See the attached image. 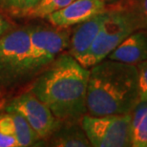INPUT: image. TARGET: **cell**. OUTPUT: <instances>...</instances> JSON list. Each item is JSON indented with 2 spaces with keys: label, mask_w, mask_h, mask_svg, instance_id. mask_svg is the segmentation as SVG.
Segmentation results:
<instances>
[{
  "label": "cell",
  "mask_w": 147,
  "mask_h": 147,
  "mask_svg": "<svg viewBox=\"0 0 147 147\" xmlns=\"http://www.w3.org/2000/svg\"><path fill=\"white\" fill-rule=\"evenodd\" d=\"M10 114L11 122H13L14 134H16L19 147H27L34 145L37 140H39L37 134L25 119V117L16 112H8Z\"/></svg>",
  "instance_id": "14"
},
{
  "label": "cell",
  "mask_w": 147,
  "mask_h": 147,
  "mask_svg": "<svg viewBox=\"0 0 147 147\" xmlns=\"http://www.w3.org/2000/svg\"><path fill=\"white\" fill-rule=\"evenodd\" d=\"M50 138V145L57 147H89L91 143L78 122L59 121Z\"/></svg>",
  "instance_id": "11"
},
{
  "label": "cell",
  "mask_w": 147,
  "mask_h": 147,
  "mask_svg": "<svg viewBox=\"0 0 147 147\" xmlns=\"http://www.w3.org/2000/svg\"><path fill=\"white\" fill-rule=\"evenodd\" d=\"M80 124L94 147H130L132 113L91 116L85 114Z\"/></svg>",
  "instance_id": "5"
},
{
  "label": "cell",
  "mask_w": 147,
  "mask_h": 147,
  "mask_svg": "<svg viewBox=\"0 0 147 147\" xmlns=\"http://www.w3.org/2000/svg\"><path fill=\"white\" fill-rule=\"evenodd\" d=\"M6 112H16L22 115L37 134L39 140L47 139L59 124L49 107L33 93L27 92L9 102Z\"/></svg>",
  "instance_id": "7"
},
{
  "label": "cell",
  "mask_w": 147,
  "mask_h": 147,
  "mask_svg": "<svg viewBox=\"0 0 147 147\" xmlns=\"http://www.w3.org/2000/svg\"><path fill=\"white\" fill-rule=\"evenodd\" d=\"M104 1H108V0H104ZM109 1H117V0H109Z\"/></svg>",
  "instance_id": "21"
},
{
  "label": "cell",
  "mask_w": 147,
  "mask_h": 147,
  "mask_svg": "<svg viewBox=\"0 0 147 147\" xmlns=\"http://www.w3.org/2000/svg\"><path fill=\"white\" fill-rule=\"evenodd\" d=\"M107 58L133 65L146 60L147 32H133L108 55Z\"/></svg>",
  "instance_id": "10"
},
{
  "label": "cell",
  "mask_w": 147,
  "mask_h": 147,
  "mask_svg": "<svg viewBox=\"0 0 147 147\" xmlns=\"http://www.w3.org/2000/svg\"><path fill=\"white\" fill-rule=\"evenodd\" d=\"M0 147H19L8 112L0 115Z\"/></svg>",
  "instance_id": "16"
},
{
  "label": "cell",
  "mask_w": 147,
  "mask_h": 147,
  "mask_svg": "<svg viewBox=\"0 0 147 147\" xmlns=\"http://www.w3.org/2000/svg\"><path fill=\"white\" fill-rule=\"evenodd\" d=\"M132 142L134 147H147V100L140 101L132 111Z\"/></svg>",
  "instance_id": "13"
},
{
  "label": "cell",
  "mask_w": 147,
  "mask_h": 147,
  "mask_svg": "<svg viewBox=\"0 0 147 147\" xmlns=\"http://www.w3.org/2000/svg\"><path fill=\"white\" fill-rule=\"evenodd\" d=\"M110 8L124 11L135 31L147 32V0H119Z\"/></svg>",
  "instance_id": "12"
},
{
  "label": "cell",
  "mask_w": 147,
  "mask_h": 147,
  "mask_svg": "<svg viewBox=\"0 0 147 147\" xmlns=\"http://www.w3.org/2000/svg\"><path fill=\"white\" fill-rule=\"evenodd\" d=\"M107 16V10L86 21L76 25L70 36L69 54L81 63L98 36Z\"/></svg>",
  "instance_id": "9"
},
{
  "label": "cell",
  "mask_w": 147,
  "mask_h": 147,
  "mask_svg": "<svg viewBox=\"0 0 147 147\" xmlns=\"http://www.w3.org/2000/svg\"><path fill=\"white\" fill-rule=\"evenodd\" d=\"M71 31L55 26H30V47L23 82L42 73L69 47Z\"/></svg>",
  "instance_id": "3"
},
{
  "label": "cell",
  "mask_w": 147,
  "mask_h": 147,
  "mask_svg": "<svg viewBox=\"0 0 147 147\" xmlns=\"http://www.w3.org/2000/svg\"><path fill=\"white\" fill-rule=\"evenodd\" d=\"M133 32H135L133 24L124 11L119 9L108 8L106 18L90 51L80 64L89 69L107 58L108 55Z\"/></svg>",
  "instance_id": "6"
},
{
  "label": "cell",
  "mask_w": 147,
  "mask_h": 147,
  "mask_svg": "<svg viewBox=\"0 0 147 147\" xmlns=\"http://www.w3.org/2000/svg\"><path fill=\"white\" fill-rule=\"evenodd\" d=\"M107 10L104 0H74L61 10L47 16L50 24L57 28H70Z\"/></svg>",
  "instance_id": "8"
},
{
  "label": "cell",
  "mask_w": 147,
  "mask_h": 147,
  "mask_svg": "<svg viewBox=\"0 0 147 147\" xmlns=\"http://www.w3.org/2000/svg\"><path fill=\"white\" fill-rule=\"evenodd\" d=\"M139 102L136 65L105 58L91 67L86 98L88 115L129 114Z\"/></svg>",
  "instance_id": "2"
},
{
  "label": "cell",
  "mask_w": 147,
  "mask_h": 147,
  "mask_svg": "<svg viewBox=\"0 0 147 147\" xmlns=\"http://www.w3.org/2000/svg\"><path fill=\"white\" fill-rule=\"evenodd\" d=\"M72 1L74 0H39L24 14L33 18H46L50 14L66 7Z\"/></svg>",
  "instance_id": "15"
},
{
  "label": "cell",
  "mask_w": 147,
  "mask_h": 147,
  "mask_svg": "<svg viewBox=\"0 0 147 147\" xmlns=\"http://www.w3.org/2000/svg\"><path fill=\"white\" fill-rule=\"evenodd\" d=\"M140 101L147 100V59L136 65Z\"/></svg>",
  "instance_id": "17"
},
{
  "label": "cell",
  "mask_w": 147,
  "mask_h": 147,
  "mask_svg": "<svg viewBox=\"0 0 147 147\" xmlns=\"http://www.w3.org/2000/svg\"><path fill=\"white\" fill-rule=\"evenodd\" d=\"M23 0H3L5 7L9 9L11 11H16V13H20L21 11Z\"/></svg>",
  "instance_id": "18"
},
{
  "label": "cell",
  "mask_w": 147,
  "mask_h": 147,
  "mask_svg": "<svg viewBox=\"0 0 147 147\" xmlns=\"http://www.w3.org/2000/svg\"><path fill=\"white\" fill-rule=\"evenodd\" d=\"M39 0H23L22 1V6H21V11L20 13H25L27 11L34 7Z\"/></svg>",
  "instance_id": "20"
},
{
  "label": "cell",
  "mask_w": 147,
  "mask_h": 147,
  "mask_svg": "<svg viewBox=\"0 0 147 147\" xmlns=\"http://www.w3.org/2000/svg\"><path fill=\"white\" fill-rule=\"evenodd\" d=\"M30 47V27L7 32L0 37V93L23 82Z\"/></svg>",
  "instance_id": "4"
},
{
  "label": "cell",
  "mask_w": 147,
  "mask_h": 147,
  "mask_svg": "<svg viewBox=\"0 0 147 147\" xmlns=\"http://www.w3.org/2000/svg\"><path fill=\"white\" fill-rule=\"evenodd\" d=\"M90 70L69 54H60L39 74L31 92L49 107L55 119L80 122L87 114L86 98Z\"/></svg>",
  "instance_id": "1"
},
{
  "label": "cell",
  "mask_w": 147,
  "mask_h": 147,
  "mask_svg": "<svg viewBox=\"0 0 147 147\" xmlns=\"http://www.w3.org/2000/svg\"><path fill=\"white\" fill-rule=\"evenodd\" d=\"M10 28H11L10 23L0 14V37L4 36L7 32L10 31Z\"/></svg>",
  "instance_id": "19"
}]
</instances>
